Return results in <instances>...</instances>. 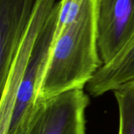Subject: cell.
Wrapping results in <instances>:
<instances>
[{
  "instance_id": "obj_3",
  "label": "cell",
  "mask_w": 134,
  "mask_h": 134,
  "mask_svg": "<svg viewBox=\"0 0 134 134\" xmlns=\"http://www.w3.org/2000/svg\"><path fill=\"white\" fill-rule=\"evenodd\" d=\"M56 0H36L30 22L16 48L2 87L0 100V134H7L18 90L26 67Z\"/></svg>"
},
{
  "instance_id": "obj_6",
  "label": "cell",
  "mask_w": 134,
  "mask_h": 134,
  "mask_svg": "<svg viewBox=\"0 0 134 134\" xmlns=\"http://www.w3.org/2000/svg\"><path fill=\"white\" fill-rule=\"evenodd\" d=\"M36 0H0V88L33 13Z\"/></svg>"
},
{
  "instance_id": "obj_1",
  "label": "cell",
  "mask_w": 134,
  "mask_h": 134,
  "mask_svg": "<svg viewBox=\"0 0 134 134\" xmlns=\"http://www.w3.org/2000/svg\"><path fill=\"white\" fill-rule=\"evenodd\" d=\"M102 65L97 45V3L86 0L79 18L52 46L41 100L84 89Z\"/></svg>"
},
{
  "instance_id": "obj_7",
  "label": "cell",
  "mask_w": 134,
  "mask_h": 134,
  "mask_svg": "<svg viewBox=\"0 0 134 134\" xmlns=\"http://www.w3.org/2000/svg\"><path fill=\"white\" fill-rule=\"evenodd\" d=\"M134 81V42L122 53L95 73L87 84V91L93 97L114 91Z\"/></svg>"
},
{
  "instance_id": "obj_2",
  "label": "cell",
  "mask_w": 134,
  "mask_h": 134,
  "mask_svg": "<svg viewBox=\"0 0 134 134\" xmlns=\"http://www.w3.org/2000/svg\"><path fill=\"white\" fill-rule=\"evenodd\" d=\"M59 2L42 29L21 80L7 134H25L40 106V91L49 61L53 35L59 12Z\"/></svg>"
},
{
  "instance_id": "obj_10",
  "label": "cell",
  "mask_w": 134,
  "mask_h": 134,
  "mask_svg": "<svg viewBox=\"0 0 134 134\" xmlns=\"http://www.w3.org/2000/svg\"><path fill=\"white\" fill-rule=\"evenodd\" d=\"M133 42H134V37H133V39L131 40V42H130V43L129 44V46H127L126 48H128V47H129V46H130V45H131V44H132V43Z\"/></svg>"
},
{
  "instance_id": "obj_8",
  "label": "cell",
  "mask_w": 134,
  "mask_h": 134,
  "mask_svg": "<svg viewBox=\"0 0 134 134\" xmlns=\"http://www.w3.org/2000/svg\"><path fill=\"white\" fill-rule=\"evenodd\" d=\"M113 92L119 108V134H134V81Z\"/></svg>"
},
{
  "instance_id": "obj_4",
  "label": "cell",
  "mask_w": 134,
  "mask_h": 134,
  "mask_svg": "<svg viewBox=\"0 0 134 134\" xmlns=\"http://www.w3.org/2000/svg\"><path fill=\"white\" fill-rule=\"evenodd\" d=\"M90 98L84 89L67 91L45 100L25 134H86Z\"/></svg>"
},
{
  "instance_id": "obj_9",
  "label": "cell",
  "mask_w": 134,
  "mask_h": 134,
  "mask_svg": "<svg viewBox=\"0 0 134 134\" xmlns=\"http://www.w3.org/2000/svg\"><path fill=\"white\" fill-rule=\"evenodd\" d=\"M86 2V0H61L59 2V12L53 38V44L59 38L64 31L79 18Z\"/></svg>"
},
{
  "instance_id": "obj_5",
  "label": "cell",
  "mask_w": 134,
  "mask_h": 134,
  "mask_svg": "<svg viewBox=\"0 0 134 134\" xmlns=\"http://www.w3.org/2000/svg\"><path fill=\"white\" fill-rule=\"evenodd\" d=\"M97 45L104 64L122 53L134 37V0H96Z\"/></svg>"
}]
</instances>
